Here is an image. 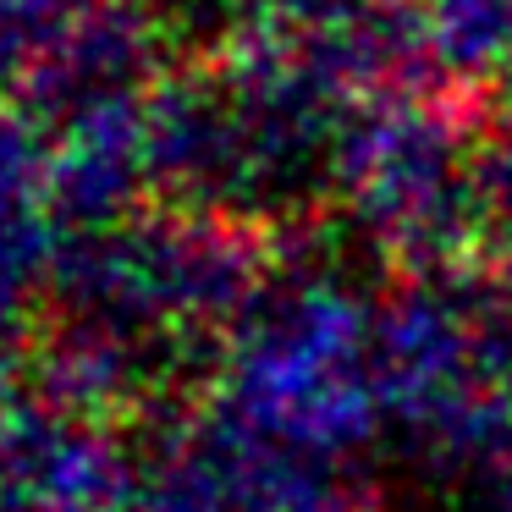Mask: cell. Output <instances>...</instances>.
<instances>
[{"label":"cell","mask_w":512,"mask_h":512,"mask_svg":"<svg viewBox=\"0 0 512 512\" xmlns=\"http://www.w3.org/2000/svg\"><path fill=\"white\" fill-rule=\"evenodd\" d=\"M358 171H364L358 188H364V210L375 215V232L413 254H441L463 232L468 210H479V177L468 182L452 133L430 116L386 122L358 149Z\"/></svg>","instance_id":"6da1fadb"},{"label":"cell","mask_w":512,"mask_h":512,"mask_svg":"<svg viewBox=\"0 0 512 512\" xmlns=\"http://www.w3.org/2000/svg\"><path fill=\"white\" fill-rule=\"evenodd\" d=\"M435 34L457 67H501L512 56V0H441Z\"/></svg>","instance_id":"7a4b0ae2"},{"label":"cell","mask_w":512,"mask_h":512,"mask_svg":"<svg viewBox=\"0 0 512 512\" xmlns=\"http://www.w3.org/2000/svg\"><path fill=\"white\" fill-rule=\"evenodd\" d=\"M479 210H485L490 221H496V232H507V243H512V133L501 138L496 160L479 171Z\"/></svg>","instance_id":"3957f363"}]
</instances>
